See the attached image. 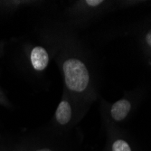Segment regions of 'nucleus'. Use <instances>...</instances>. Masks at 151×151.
Returning <instances> with one entry per match:
<instances>
[{
  "label": "nucleus",
  "instance_id": "obj_1",
  "mask_svg": "<svg viewBox=\"0 0 151 151\" xmlns=\"http://www.w3.org/2000/svg\"><path fill=\"white\" fill-rule=\"evenodd\" d=\"M56 61L63 78L64 90L82 118L99 95L94 74L82 54L73 48L63 47Z\"/></svg>",
  "mask_w": 151,
  "mask_h": 151
},
{
  "label": "nucleus",
  "instance_id": "obj_2",
  "mask_svg": "<svg viewBox=\"0 0 151 151\" xmlns=\"http://www.w3.org/2000/svg\"><path fill=\"white\" fill-rule=\"evenodd\" d=\"M143 97V91L137 90L129 91L124 96L112 102L109 103L103 101L102 104V115L103 119L109 126H115L128 119L133 111H136Z\"/></svg>",
  "mask_w": 151,
  "mask_h": 151
},
{
  "label": "nucleus",
  "instance_id": "obj_3",
  "mask_svg": "<svg viewBox=\"0 0 151 151\" xmlns=\"http://www.w3.org/2000/svg\"><path fill=\"white\" fill-rule=\"evenodd\" d=\"M116 10L115 1L108 0H83L72 5L69 13L72 18L80 23H88L95 18Z\"/></svg>",
  "mask_w": 151,
  "mask_h": 151
},
{
  "label": "nucleus",
  "instance_id": "obj_4",
  "mask_svg": "<svg viewBox=\"0 0 151 151\" xmlns=\"http://www.w3.org/2000/svg\"><path fill=\"white\" fill-rule=\"evenodd\" d=\"M81 117L73 103L72 98L64 90L61 101L53 115V121L58 128L67 129L72 127L75 122L81 119Z\"/></svg>",
  "mask_w": 151,
  "mask_h": 151
},
{
  "label": "nucleus",
  "instance_id": "obj_5",
  "mask_svg": "<svg viewBox=\"0 0 151 151\" xmlns=\"http://www.w3.org/2000/svg\"><path fill=\"white\" fill-rule=\"evenodd\" d=\"M29 58L33 69L41 73L46 70V68L49 65L50 53L44 46L36 45L32 48Z\"/></svg>",
  "mask_w": 151,
  "mask_h": 151
},
{
  "label": "nucleus",
  "instance_id": "obj_6",
  "mask_svg": "<svg viewBox=\"0 0 151 151\" xmlns=\"http://www.w3.org/2000/svg\"><path fill=\"white\" fill-rule=\"evenodd\" d=\"M113 129V135L109 139V151H133L130 143L124 138L119 137L116 134L114 126H109Z\"/></svg>",
  "mask_w": 151,
  "mask_h": 151
},
{
  "label": "nucleus",
  "instance_id": "obj_7",
  "mask_svg": "<svg viewBox=\"0 0 151 151\" xmlns=\"http://www.w3.org/2000/svg\"><path fill=\"white\" fill-rule=\"evenodd\" d=\"M139 44L146 56L151 59V24L147 25L139 35Z\"/></svg>",
  "mask_w": 151,
  "mask_h": 151
},
{
  "label": "nucleus",
  "instance_id": "obj_8",
  "mask_svg": "<svg viewBox=\"0 0 151 151\" xmlns=\"http://www.w3.org/2000/svg\"><path fill=\"white\" fill-rule=\"evenodd\" d=\"M146 3L147 1H142V0H121V1H115V7L116 10H123L139 6Z\"/></svg>",
  "mask_w": 151,
  "mask_h": 151
},
{
  "label": "nucleus",
  "instance_id": "obj_9",
  "mask_svg": "<svg viewBox=\"0 0 151 151\" xmlns=\"http://www.w3.org/2000/svg\"><path fill=\"white\" fill-rule=\"evenodd\" d=\"M35 151H54L51 148H48V147H42V148H38V149H35Z\"/></svg>",
  "mask_w": 151,
  "mask_h": 151
},
{
  "label": "nucleus",
  "instance_id": "obj_10",
  "mask_svg": "<svg viewBox=\"0 0 151 151\" xmlns=\"http://www.w3.org/2000/svg\"><path fill=\"white\" fill-rule=\"evenodd\" d=\"M149 22H150V24H151V19L149 20Z\"/></svg>",
  "mask_w": 151,
  "mask_h": 151
}]
</instances>
